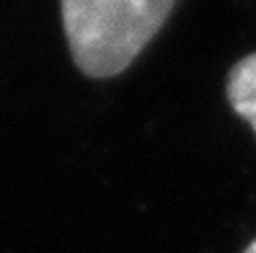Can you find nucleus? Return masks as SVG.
I'll return each mask as SVG.
<instances>
[{
    "label": "nucleus",
    "instance_id": "obj_2",
    "mask_svg": "<svg viewBox=\"0 0 256 253\" xmlns=\"http://www.w3.org/2000/svg\"><path fill=\"white\" fill-rule=\"evenodd\" d=\"M228 101L233 111L251 124L256 135V52L233 65L228 75Z\"/></svg>",
    "mask_w": 256,
    "mask_h": 253
},
{
    "label": "nucleus",
    "instance_id": "obj_1",
    "mask_svg": "<svg viewBox=\"0 0 256 253\" xmlns=\"http://www.w3.org/2000/svg\"><path fill=\"white\" fill-rule=\"evenodd\" d=\"M176 0H60L72 62L88 78L124 72L160 26Z\"/></svg>",
    "mask_w": 256,
    "mask_h": 253
},
{
    "label": "nucleus",
    "instance_id": "obj_3",
    "mask_svg": "<svg viewBox=\"0 0 256 253\" xmlns=\"http://www.w3.org/2000/svg\"><path fill=\"white\" fill-rule=\"evenodd\" d=\"M244 253H256V241H254V243H251V246H248V248H246Z\"/></svg>",
    "mask_w": 256,
    "mask_h": 253
}]
</instances>
